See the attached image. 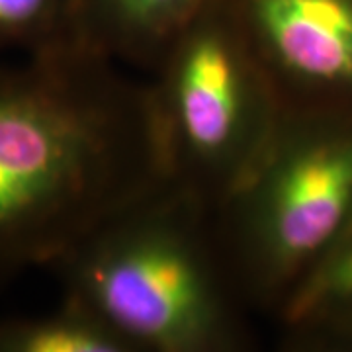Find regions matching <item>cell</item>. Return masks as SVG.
<instances>
[{
  "instance_id": "9c48e42d",
  "label": "cell",
  "mask_w": 352,
  "mask_h": 352,
  "mask_svg": "<svg viewBox=\"0 0 352 352\" xmlns=\"http://www.w3.org/2000/svg\"><path fill=\"white\" fill-rule=\"evenodd\" d=\"M78 45L90 43L76 0H0V57Z\"/></svg>"
},
{
  "instance_id": "3957f363",
  "label": "cell",
  "mask_w": 352,
  "mask_h": 352,
  "mask_svg": "<svg viewBox=\"0 0 352 352\" xmlns=\"http://www.w3.org/2000/svg\"><path fill=\"white\" fill-rule=\"evenodd\" d=\"M352 215V113L284 112L268 147L215 212L245 303L276 315Z\"/></svg>"
},
{
  "instance_id": "52a82bcc",
  "label": "cell",
  "mask_w": 352,
  "mask_h": 352,
  "mask_svg": "<svg viewBox=\"0 0 352 352\" xmlns=\"http://www.w3.org/2000/svg\"><path fill=\"white\" fill-rule=\"evenodd\" d=\"M88 43L127 69L151 73L170 41L212 0H76Z\"/></svg>"
},
{
  "instance_id": "8992f818",
  "label": "cell",
  "mask_w": 352,
  "mask_h": 352,
  "mask_svg": "<svg viewBox=\"0 0 352 352\" xmlns=\"http://www.w3.org/2000/svg\"><path fill=\"white\" fill-rule=\"evenodd\" d=\"M282 344L352 352V215L276 311Z\"/></svg>"
},
{
  "instance_id": "5b68a950",
  "label": "cell",
  "mask_w": 352,
  "mask_h": 352,
  "mask_svg": "<svg viewBox=\"0 0 352 352\" xmlns=\"http://www.w3.org/2000/svg\"><path fill=\"white\" fill-rule=\"evenodd\" d=\"M284 112L352 113V0H226Z\"/></svg>"
},
{
  "instance_id": "6da1fadb",
  "label": "cell",
  "mask_w": 352,
  "mask_h": 352,
  "mask_svg": "<svg viewBox=\"0 0 352 352\" xmlns=\"http://www.w3.org/2000/svg\"><path fill=\"white\" fill-rule=\"evenodd\" d=\"M164 184L145 78L90 45L0 57V282Z\"/></svg>"
},
{
  "instance_id": "ba28073f",
  "label": "cell",
  "mask_w": 352,
  "mask_h": 352,
  "mask_svg": "<svg viewBox=\"0 0 352 352\" xmlns=\"http://www.w3.org/2000/svg\"><path fill=\"white\" fill-rule=\"evenodd\" d=\"M0 352H133L100 319L75 303L47 315L0 321Z\"/></svg>"
},
{
  "instance_id": "7a4b0ae2",
  "label": "cell",
  "mask_w": 352,
  "mask_h": 352,
  "mask_svg": "<svg viewBox=\"0 0 352 352\" xmlns=\"http://www.w3.org/2000/svg\"><path fill=\"white\" fill-rule=\"evenodd\" d=\"M53 268L65 302L133 352H237L249 342L215 214L170 184L104 221Z\"/></svg>"
},
{
  "instance_id": "277c9868",
  "label": "cell",
  "mask_w": 352,
  "mask_h": 352,
  "mask_svg": "<svg viewBox=\"0 0 352 352\" xmlns=\"http://www.w3.org/2000/svg\"><path fill=\"white\" fill-rule=\"evenodd\" d=\"M145 80L166 182L215 214L284 116L226 0H212Z\"/></svg>"
}]
</instances>
